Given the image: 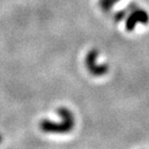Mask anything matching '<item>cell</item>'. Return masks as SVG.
Masks as SVG:
<instances>
[{"label":"cell","instance_id":"7a4b0ae2","mask_svg":"<svg viewBox=\"0 0 149 149\" xmlns=\"http://www.w3.org/2000/svg\"><path fill=\"white\" fill-rule=\"evenodd\" d=\"M99 55V52L97 49H91L85 57V66L87 68L88 72L93 76L100 77L104 76L109 72V66L107 64L98 65L97 57Z\"/></svg>","mask_w":149,"mask_h":149},{"label":"cell","instance_id":"277c9868","mask_svg":"<svg viewBox=\"0 0 149 149\" xmlns=\"http://www.w3.org/2000/svg\"><path fill=\"white\" fill-rule=\"evenodd\" d=\"M136 8H138V5H136V3L132 2L131 4L128 5L126 8L122 9L121 11L117 12V13H116V14L114 15L113 19H114V20H115L116 22H122L123 19H126V17H128V15H129L132 11L135 10Z\"/></svg>","mask_w":149,"mask_h":149},{"label":"cell","instance_id":"8992f818","mask_svg":"<svg viewBox=\"0 0 149 149\" xmlns=\"http://www.w3.org/2000/svg\"><path fill=\"white\" fill-rule=\"evenodd\" d=\"M1 141H2V136H0V142H1Z\"/></svg>","mask_w":149,"mask_h":149},{"label":"cell","instance_id":"5b68a950","mask_svg":"<svg viewBox=\"0 0 149 149\" xmlns=\"http://www.w3.org/2000/svg\"><path fill=\"white\" fill-rule=\"evenodd\" d=\"M118 1L120 0H99V6L103 11L109 12Z\"/></svg>","mask_w":149,"mask_h":149},{"label":"cell","instance_id":"3957f363","mask_svg":"<svg viewBox=\"0 0 149 149\" xmlns=\"http://www.w3.org/2000/svg\"><path fill=\"white\" fill-rule=\"evenodd\" d=\"M138 22L142 23V24H147L149 22V15L143 9L136 8L128 15V17H126L125 28L127 31H133L136 28Z\"/></svg>","mask_w":149,"mask_h":149},{"label":"cell","instance_id":"6da1fadb","mask_svg":"<svg viewBox=\"0 0 149 149\" xmlns=\"http://www.w3.org/2000/svg\"><path fill=\"white\" fill-rule=\"evenodd\" d=\"M57 113L62 118L60 123H56L50 120L44 119L40 122V128L42 131L46 133H57V134H66L74 129V114L67 108H59Z\"/></svg>","mask_w":149,"mask_h":149}]
</instances>
